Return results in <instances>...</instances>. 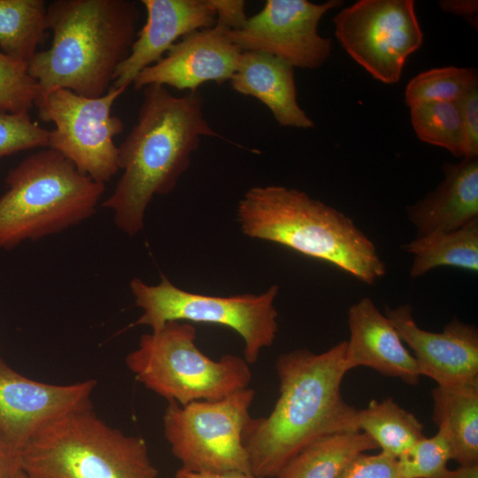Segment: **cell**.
<instances>
[{
    "label": "cell",
    "instance_id": "32",
    "mask_svg": "<svg viewBox=\"0 0 478 478\" xmlns=\"http://www.w3.org/2000/svg\"><path fill=\"white\" fill-rule=\"evenodd\" d=\"M216 16V24L229 30L242 29L249 17L245 12L243 0H210Z\"/></svg>",
    "mask_w": 478,
    "mask_h": 478
},
{
    "label": "cell",
    "instance_id": "37",
    "mask_svg": "<svg viewBox=\"0 0 478 478\" xmlns=\"http://www.w3.org/2000/svg\"><path fill=\"white\" fill-rule=\"evenodd\" d=\"M16 478H27V477L21 470Z\"/></svg>",
    "mask_w": 478,
    "mask_h": 478
},
{
    "label": "cell",
    "instance_id": "22",
    "mask_svg": "<svg viewBox=\"0 0 478 478\" xmlns=\"http://www.w3.org/2000/svg\"><path fill=\"white\" fill-rule=\"evenodd\" d=\"M413 255L410 275L418 278L436 267L478 271V220L451 231L436 232L403 245Z\"/></svg>",
    "mask_w": 478,
    "mask_h": 478
},
{
    "label": "cell",
    "instance_id": "20",
    "mask_svg": "<svg viewBox=\"0 0 478 478\" xmlns=\"http://www.w3.org/2000/svg\"><path fill=\"white\" fill-rule=\"evenodd\" d=\"M432 419L448 438L452 459L478 464V382L437 385L431 391Z\"/></svg>",
    "mask_w": 478,
    "mask_h": 478
},
{
    "label": "cell",
    "instance_id": "10",
    "mask_svg": "<svg viewBox=\"0 0 478 478\" xmlns=\"http://www.w3.org/2000/svg\"><path fill=\"white\" fill-rule=\"evenodd\" d=\"M125 90L112 86L102 96L89 98L57 89L35 105L42 121L55 124L49 131L48 148L99 183L105 184L120 170L119 149L113 139L123 131L124 123L112 114V108Z\"/></svg>",
    "mask_w": 478,
    "mask_h": 478
},
{
    "label": "cell",
    "instance_id": "30",
    "mask_svg": "<svg viewBox=\"0 0 478 478\" xmlns=\"http://www.w3.org/2000/svg\"><path fill=\"white\" fill-rule=\"evenodd\" d=\"M338 478H400L397 458L382 451L361 453L342 472Z\"/></svg>",
    "mask_w": 478,
    "mask_h": 478
},
{
    "label": "cell",
    "instance_id": "23",
    "mask_svg": "<svg viewBox=\"0 0 478 478\" xmlns=\"http://www.w3.org/2000/svg\"><path fill=\"white\" fill-rule=\"evenodd\" d=\"M358 428L382 452L397 459L425 436L424 426L418 418L391 397L371 400L366 408L358 410Z\"/></svg>",
    "mask_w": 478,
    "mask_h": 478
},
{
    "label": "cell",
    "instance_id": "26",
    "mask_svg": "<svg viewBox=\"0 0 478 478\" xmlns=\"http://www.w3.org/2000/svg\"><path fill=\"white\" fill-rule=\"evenodd\" d=\"M477 71L469 67L432 68L414 76L407 84L405 99L411 107L428 102H456L478 86Z\"/></svg>",
    "mask_w": 478,
    "mask_h": 478
},
{
    "label": "cell",
    "instance_id": "7",
    "mask_svg": "<svg viewBox=\"0 0 478 478\" xmlns=\"http://www.w3.org/2000/svg\"><path fill=\"white\" fill-rule=\"evenodd\" d=\"M196 336L191 323L167 322L143 335L126 364L140 383L180 405L218 400L248 388L252 374L243 358L226 354L212 359L199 350Z\"/></svg>",
    "mask_w": 478,
    "mask_h": 478
},
{
    "label": "cell",
    "instance_id": "24",
    "mask_svg": "<svg viewBox=\"0 0 478 478\" xmlns=\"http://www.w3.org/2000/svg\"><path fill=\"white\" fill-rule=\"evenodd\" d=\"M43 0H0V49L28 65L47 29Z\"/></svg>",
    "mask_w": 478,
    "mask_h": 478
},
{
    "label": "cell",
    "instance_id": "9",
    "mask_svg": "<svg viewBox=\"0 0 478 478\" xmlns=\"http://www.w3.org/2000/svg\"><path fill=\"white\" fill-rule=\"evenodd\" d=\"M255 397L251 388L218 400L168 402L163 415L166 439L182 469L197 473L251 474L244 435Z\"/></svg>",
    "mask_w": 478,
    "mask_h": 478
},
{
    "label": "cell",
    "instance_id": "16",
    "mask_svg": "<svg viewBox=\"0 0 478 478\" xmlns=\"http://www.w3.org/2000/svg\"><path fill=\"white\" fill-rule=\"evenodd\" d=\"M146 22L137 32L112 86L126 89L143 69L161 59L178 39L216 24L210 0H142Z\"/></svg>",
    "mask_w": 478,
    "mask_h": 478
},
{
    "label": "cell",
    "instance_id": "12",
    "mask_svg": "<svg viewBox=\"0 0 478 478\" xmlns=\"http://www.w3.org/2000/svg\"><path fill=\"white\" fill-rule=\"evenodd\" d=\"M343 4L329 0H267L239 30H229L232 42L243 51L274 56L292 67L318 69L328 59L332 41L318 33L321 18Z\"/></svg>",
    "mask_w": 478,
    "mask_h": 478
},
{
    "label": "cell",
    "instance_id": "3",
    "mask_svg": "<svg viewBox=\"0 0 478 478\" xmlns=\"http://www.w3.org/2000/svg\"><path fill=\"white\" fill-rule=\"evenodd\" d=\"M139 18L137 4L131 0H55L47 4L51 44L36 51L27 66L40 88L38 102L57 89L89 98L104 95L130 52Z\"/></svg>",
    "mask_w": 478,
    "mask_h": 478
},
{
    "label": "cell",
    "instance_id": "15",
    "mask_svg": "<svg viewBox=\"0 0 478 478\" xmlns=\"http://www.w3.org/2000/svg\"><path fill=\"white\" fill-rule=\"evenodd\" d=\"M385 316L412 351L421 375L439 386L478 382V330L458 319L431 332L418 326L410 305L387 308Z\"/></svg>",
    "mask_w": 478,
    "mask_h": 478
},
{
    "label": "cell",
    "instance_id": "17",
    "mask_svg": "<svg viewBox=\"0 0 478 478\" xmlns=\"http://www.w3.org/2000/svg\"><path fill=\"white\" fill-rule=\"evenodd\" d=\"M348 325L351 336L346 341L345 362L349 371L366 366L410 385L419 383L422 375L415 358L370 297L349 308Z\"/></svg>",
    "mask_w": 478,
    "mask_h": 478
},
{
    "label": "cell",
    "instance_id": "31",
    "mask_svg": "<svg viewBox=\"0 0 478 478\" xmlns=\"http://www.w3.org/2000/svg\"><path fill=\"white\" fill-rule=\"evenodd\" d=\"M460 115L465 154L463 158L478 155V86L465 93L455 102Z\"/></svg>",
    "mask_w": 478,
    "mask_h": 478
},
{
    "label": "cell",
    "instance_id": "6",
    "mask_svg": "<svg viewBox=\"0 0 478 478\" xmlns=\"http://www.w3.org/2000/svg\"><path fill=\"white\" fill-rule=\"evenodd\" d=\"M27 478H158L146 441L125 435L92 409L72 412L38 429L20 450Z\"/></svg>",
    "mask_w": 478,
    "mask_h": 478
},
{
    "label": "cell",
    "instance_id": "19",
    "mask_svg": "<svg viewBox=\"0 0 478 478\" xmlns=\"http://www.w3.org/2000/svg\"><path fill=\"white\" fill-rule=\"evenodd\" d=\"M439 186L406 209L417 236L459 228L478 220V160L443 166Z\"/></svg>",
    "mask_w": 478,
    "mask_h": 478
},
{
    "label": "cell",
    "instance_id": "36",
    "mask_svg": "<svg viewBox=\"0 0 478 478\" xmlns=\"http://www.w3.org/2000/svg\"><path fill=\"white\" fill-rule=\"evenodd\" d=\"M441 478H478V464L459 465L454 470L447 469Z\"/></svg>",
    "mask_w": 478,
    "mask_h": 478
},
{
    "label": "cell",
    "instance_id": "11",
    "mask_svg": "<svg viewBox=\"0 0 478 478\" xmlns=\"http://www.w3.org/2000/svg\"><path fill=\"white\" fill-rule=\"evenodd\" d=\"M333 22L344 50L386 84L400 80L407 58L423 42L412 0H359Z\"/></svg>",
    "mask_w": 478,
    "mask_h": 478
},
{
    "label": "cell",
    "instance_id": "29",
    "mask_svg": "<svg viewBox=\"0 0 478 478\" xmlns=\"http://www.w3.org/2000/svg\"><path fill=\"white\" fill-rule=\"evenodd\" d=\"M49 130L35 122L29 112H0V159L23 150L48 147Z\"/></svg>",
    "mask_w": 478,
    "mask_h": 478
},
{
    "label": "cell",
    "instance_id": "4",
    "mask_svg": "<svg viewBox=\"0 0 478 478\" xmlns=\"http://www.w3.org/2000/svg\"><path fill=\"white\" fill-rule=\"evenodd\" d=\"M236 212L242 232L250 238L328 262L366 284L386 274L374 243L354 221L304 191L255 186L240 199Z\"/></svg>",
    "mask_w": 478,
    "mask_h": 478
},
{
    "label": "cell",
    "instance_id": "33",
    "mask_svg": "<svg viewBox=\"0 0 478 478\" xmlns=\"http://www.w3.org/2000/svg\"><path fill=\"white\" fill-rule=\"evenodd\" d=\"M20 471V450L0 431V478H16Z\"/></svg>",
    "mask_w": 478,
    "mask_h": 478
},
{
    "label": "cell",
    "instance_id": "38",
    "mask_svg": "<svg viewBox=\"0 0 478 478\" xmlns=\"http://www.w3.org/2000/svg\"><path fill=\"white\" fill-rule=\"evenodd\" d=\"M0 346H1V345H0ZM1 359H2V358H1V357H0V360H1Z\"/></svg>",
    "mask_w": 478,
    "mask_h": 478
},
{
    "label": "cell",
    "instance_id": "1",
    "mask_svg": "<svg viewBox=\"0 0 478 478\" xmlns=\"http://www.w3.org/2000/svg\"><path fill=\"white\" fill-rule=\"evenodd\" d=\"M345 350L343 341L321 353L298 349L277 358V401L267 416L251 418L244 435L253 475L275 478L318 438L359 431L358 409L349 405L341 391L349 371Z\"/></svg>",
    "mask_w": 478,
    "mask_h": 478
},
{
    "label": "cell",
    "instance_id": "2",
    "mask_svg": "<svg viewBox=\"0 0 478 478\" xmlns=\"http://www.w3.org/2000/svg\"><path fill=\"white\" fill-rule=\"evenodd\" d=\"M143 90L137 120L118 147L122 175L102 203L112 212L115 226L128 236L143 229L152 198L175 189L202 136L226 139L205 119L198 91L176 96L157 84Z\"/></svg>",
    "mask_w": 478,
    "mask_h": 478
},
{
    "label": "cell",
    "instance_id": "14",
    "mask_svg": "<svg viewBox=\"0 0 478 478\" xmlns=\"http://www.w3.org/2000/svg\"><path fill=\"white\" fill-rule=\"evenodd\" d=\"M228 32V28L215 24L183 36L161 59L139 73L132 83L134 89L141 90L157 84L195 92L206 82L230 81L243 50L232 42Z\"/></svg>",
    "mask_w": 478,
    "mask_h": 478
},
{
    "label": "cell",
    "instance_id": "8",
    "mask_svg": "<svg viewBox=\"0 0 478 478\" xmlns=\"http://www.w3.org/2000/svg\"><path fill=\"white\" fill-rule=\"evenodd\" d=\"M129 287L135 305L143 310L135 326H148L157 331L167 322L183 321L228 328L243 339V358L249 365L256 363L261 351L275 341L277 285L261 294L212 296L180 289L161 275L156 285L134 278Z\"/></svg>",
    "mask_w": 478,
    "mask_h": 478
},
{
    "label": "cell",
    "instance_id": "27",
    "mask_svg": "<svg viewBox=\"0 0 478 478\" xmlns=\"http://www.w3.org/2000/svg\"><path fill=\"white\" fill-rule=\"evenodd\" d=\"M452 459L451 444L438 429L431 437H422L397 459L400 478H441Z\"/></svg>",
    "mask_w": 478,
    "mask_h": 478
},
{
    "label": "cell",
    "instance_id": "5",
    "mask_svg": "<svg viewBox=\"0 0 478 478\" xmlns=\"http://www.w3.org/2000/svg\"><path fill=\"white\" fill-rule=\"evenodd\" d=\"M0 197V249L11 250L90 218L105 190L59 152L42 150L9 170Z\"/></svg>",
    "mask_w": 478,
    "mask_h": 478
},
{
    "label": "cell",
    "instance_id": "34",
    "mask_svg": "<svg viewBox=\"0 0 478 478\" xmlns=\"http://www.w3.org/2000/svg\"><path fill=\"white\" fill-rule=\"evenodd\" d=\"M438 4L443 12L469 17L473 20L474 14L478 12L476 0H443L439 1Z\"/></svg>",
    "mask_w": 478,
    "mask_h": 478
},
{
    "label": "cell",
    "instance_id": "35",
    "mask_svg": "<svg viewBox=\"0 0 478 478\" xmlns=\"http://www.w3.org/2000/svg\"><path fill=\"white\" fill-rule=\"evenodd\" d=\"M175 478H258L252 474L240 471L222 473H197L180 468L175 473Z\"/></svg>",
    "mask_w": 478,
    "mask_h": 478
},
{
    "label": "cell",
    "instance_id": "28",
    "mask_svg": "<svg viewBox=\"0 0 478 478\" xmlns=\"http://www.w3.org/2000/svg\"><path fill=\"white\" fill-rule=\"evenodd\" d=\"M27 64L0 50V112H29L40 99V88Z\"/></svg>",
    "mask_w": 478,
    "mask_h": 478
},
{
    "label": "cell",
    "instance_id": "18",
    "mask_svg": "<svg viewBox=\"0 0 478 478\" xmlns=\"http://www.w3.org/2000/svg\"><path fill=\"white\" fill-rule=\"evenodd\" d=\"M237 93L265 104L279 125L312 128L313 121L299 106L294 67L280 58L259 51H243L230 79Z\"/></svg>",
    "mask_w": 478,
    "mask_h": 478
},
{
    "label": "cell",
    "instance_id": "25",
    "mask_svg": "<svg viewBox=\"0 0 478 478\" xmlns=\"http://www.w3.org/2000/svg\"><path fill=\"white\" fill-rule=\"evenodd\" d=\"M411 122L418 138L464 158V136L455 102H428L410 107Z\"/></svg>",
    "mask_w": 478,
    "mask_h": 478
},
{
    "label": "cell",
    "instance_id": "21",
    "mask_svg": "<svg viewBox=\"0 0 478 478\" xmlns=\"http://www.w3.org/2000/svg\"><path fill=\"white\" fill-rule=\"evenodd\" d=\"M375 448L361 431L328 435L303 448L275 478H338L358 455Z\"/></svg>",
    "mask_w": 478,
    "mask_h": 478
},
{
    "label": "cell",
    "instance_id": "13",
    "mask_svg": "<svg viewBox=\"0 0 478 478\" xmlns=\"http://www.w3.org/2000/svg\"><path fill=\"white\" fill-rule=\"evenodd\" d=\"M96 382L56 385L29 379L0 360V431L21 450L42 427L66 413L92 409Z\"/></svg>",
    "mask_w": 478,
    "mask_h": 478
}]
</instances>
